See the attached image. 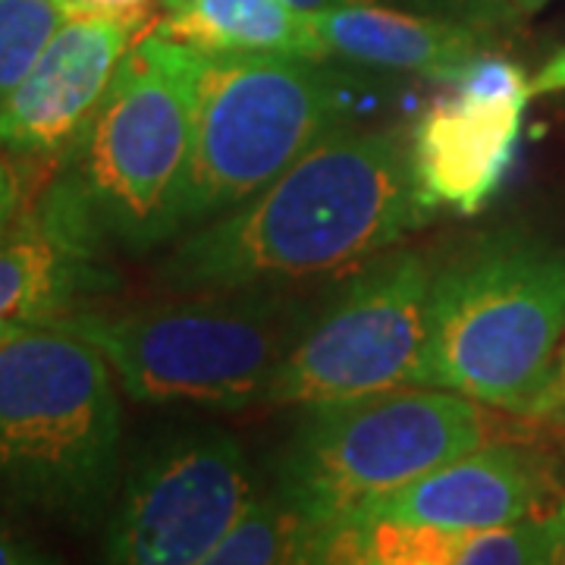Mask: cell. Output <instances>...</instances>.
<instances>
[{
  "label": "cell",
  "mask_w": 565,
  "mask_h": 565,
  "mask_svg": "<svg viewBox=\"0 0 565 565\" xmlns=\"http://www.w3.org/2000/svg\"><path fill=\"white\" fill-rule=\"evenodd\" d=\"M490 415L440 386H399L311 405L277 468V490L318 525H343L364 505L493 440Z\"/></svg>",
  "instance_id": "obj_6"
},
{
  "label": "cell",
  "mask_w": 565,
  "mask_h": 565,
  "mask_svg": "<svg viewBox=\"0 0 565 565\" xmlns=\"http://www.w3.org/2000/svg\"><path fill=\"white\" fill-rule=\"evenodd\" d=\"M61 22L63 10L54 0H0V104L39 61Z\"/></svg>",
  "instance_id": "obj_17"
},
{
  "label": "cell",
  "mask_w": 565,
  "mask_h": 565,
  "mask_svg": "<svg viewBox=\"0 0 565 565\" xmlns=\"http://www.w3.org/2000/svg\"><path fill=\"white\" fill-rule=\"evenodd\" d=\"M327 57L456 82L490 51V32L462 22L424 17L390 3H345L311 13Z\"/></svg>",
  "instance_id": "obj_14"
},
{
  "label": "cell",
  "mask_w": 565,
  "mask_h": 565,
  "mask_svg": "<svg viewBox=\"0 0 565 565\" xmlns=\"http://www.w3.org/2000/svg\"><path fill=\"white\" fill-rule=\"evenodd\" d=\"M148 13L63 17L39 61L0 104V148L20 158L70 154L122 57L148 32Z\"/></svg>",
  "instance_id": "obj_11"
},
{
  "label": "cell",
  "mask_w": 565,
  "mask_h": 565,
  "mask_svg": "<svg viewBox=\"0 0 565 565\" xmlns=\"http://www.w3.org/2000/svg\"><path fill=\"white\" fill-rule=\"evenodd\" d=\"M327 525L308 519L280 493L255 497L223 534L204 565H289L321 563Z\"/></svg>",
  "instance_id": "obj_16"
},
{
  "label": "cell",
  "mask_w": 565,
  "mask_h": 565,
  "mask_svg": "<svg viewBox=\"0 0 565 565\" xmlns=\"http://www.w3.org/2000/svg\"><path fill=\"white\" fill-rule=\"evenodd\" d=\"M544 3L546 0H512V7H515V13H519V17H525V13H537Z\"/></svg>",
  "instance_id": "obj_27"
},
{
  "label": "cell",
  "mask_w": 565,
  "mask_h": 565,
  "mask_svg": "<svg viewBox=\"0 0 565 565\" xmlns=\"http://www.w3.org/2000/svg\"><path fill=\"white\" fill-rule=\"evenodd\" d=\"M559 405H565V349L563 355H559V364H556V381H553V396H550L546 418H550V412H556Z\"/></svg>",
  "instance_id": "obj_26"
},
{
  "label": "cell",
  "mask_w": 565,
  "mask_h": 565,
  "mask_svg": "<svg viewBox=\"0 0 565 565\" xmlns=\"http://www.w3.org/2000/svg\"><path fill=\"white\" fill-rule=\"evenodd\" d=\"M565 333V252L522 233L484 236L430 282L418 386L546 418Z\"/></svg>",
  "instance_id": "obj_3"
},
{
  "label": "cell",
  "mask_w": 565,
  "mask_h": 565,
  "mask_svg": "<svg viewBox=\"0 0 565 565\" xmlns=\"http://www.w3.org/2000/svg\"><path fill=\"white\" fill-rule=\"evenodd\" d=\"M202 51L148 29L73 145L51 202L92 243L145 252L182 230Z\"/></svg>",
  "instance_id": "obj_2"
},
{
  "label": "cell",
  "mask_w": 565,
  "mask_h": 565,
  "mask_svg": "<svg viewBox=\"0 0 565 565\" xmlns=\"http://www.w3.org/2000/svg\"><path fill=\"white\" fill-rule=\"evenodd\" d=\"M434 264L403 252L359 270L315 311L282 359L267 405H330L418 386Z\"/></svg>",
  "instance_id": "obj_8"
},
{
  "label": "cell",
  "mask_w": 565,
  "mask_h": 565,
  "mask_svg": "<svg viewBox=\"0 0 565 565\" xmlns=\"http://www.w3.org/2000/svg\"><path fill=\"white\" fill-rule=\"evenodd\" d=\"M531 88H534V98L537 95H556V92H565V47L553 57V61H546V66L534 76L531 82Z\"/></svg>",
  "instance_id": "obj_23"
},
{
  "label": "cell",
  "mask_w": 565,
  "mask_h": 565,
  "mask_svg": "<svg viewBox=\"0 0 565 565\" xmlns=\"http://www.w3.org/2000/svg\"><path fill=\"white\" fill-rule=\"evenodd\" d=\"M204 296L122 315L73 311L61 323L102 352L136 403L221 412L267 403L274 374L318 308L282 289Z\"/></svg>",
  "instance_id": "obj_5"
},
{
  "label": "cell",
  "mask_w": 565,
  "mask_h": 565,
  "mask_svg": "<svg viewBox=\"0 0 565 565\" xmlns=\"http://www.w3.org/2000/svg\"><path fill=\"white\" fill-rule=\"evenodd\" d=\"M63 17L79 13H148L151 0H54Z\"/></svg>",
  "instance_id": "obj_21"
},
{
  "label": "cell",
  "mask_w": 565,
  "mask_h": 565,
  "mask_svg": "<svg viewBox=\"0 0 565 565\" xmlns=\"http://www.w3.org/2000/svg\"><path fill=\"white\" fill-rule=\"evenodd\" d=\"M47 556H41L35 546L29 541H22L17 531H10L7 525H0V565H29L44 563Z\"/></svg>",
  "instance_id": "obj_22"
},
{
  "label": "cell",
  "mask_w": 565,
  "mask_h": 565,
  "mask_svg": "<svg viewBox=\"0 0 565 565\" xmlns=\"http://www.w3.org/2000/svg\"><path fill=\"white\" fill-rule=\"evenodd\" d=\"M292 3L296 10L302 13H321V10H330V7H345V3H371V0H286Z\"/></svg>",
  "instance_id": "obj_25"
},
{
  "label": "cell",
  "mask_w": 565,
  "mask_h": 565,
  "mask_svg": "<svg viewBox=\"0 0 565 565\" xmlns=\"http://www.w3.org/2000/svg\"><path fill=\"white\" fill-rule=\"evenodd\" d=\"M20 195L22 182L17 167L0 154V236L13 226V221L20 217Z\"/></svg>",
  "instance_id": "obj_20"
},
{
  "label": "cell",
  "mask_w": 565,
  "mask_h": 565,
  "mask_svg": "<svg viewBox=\"0 0 565 565\" xmlns=\"http://www.w3.org/2000/svg\"><path fill=\"white\" fill-rule=\"evenodd\" d=\"M550 418H556V422H563V424H565V405H559L556 412H550Z\"/></svg>",
  "instance_id": "obj_28"
},
{
  "label": "cell",
  "mask_w": 565,
  "mask_h": 565,
  "mask_svg": "<svg viewBox=\"0 0 565 565\" xmlns=\"http://www.w3.org/2000/svg\"><path fill=\"white\" fill-rule=\"evenodd\" d=\"M550 519H553V563L565 565V497Z\"/></svg>",
  "instance_id": "obj_24"
},
{
  "label": "cell",
  "mask_w": 565,
  "mask_h": 565,
  "mask_svg": "<svg viewBox=\"0 0 565 565\" xmlns=\"http://www.w3.org/2000/svg\"><path fill=\"white\" fill-rule=\"evenodd\" d=\"M122 412L102 352L61 321L0 343V490L95 522L120 478Z\"/></svg>",
  "instance_id": "obj_4"
},
{
  "label": "cell",
  "mask_w": 565,
  "mask_h": 565,
  "mask_svg": "<svg viewBox=\"0 0 565 565\" xmlns=\"http://www.w3.org/2000/svg\"><path fill=\"white\" fill-rule=\"evenodd\" d=\"M434 214L412 132L333 129L248 202L195 226L163 264L177 292L286 289L377 258Z\"/></svg>",
  "instance_id": "obj_1"
},
{
  "label": "cell",
  "mask_w": 565,
  "mask_h": 565,
  "mask_svg": "<svg viewBox=\"0 0 565 565\" xmlns=\"http://www.w3.org/2000/svg\"><path fill=\"white\" fill-rule=\"evenodd\" d=\"M343 117V88L318 61L202 51L182 230L258 195Z\"/></svg>",
  "instance_id": "obj_7"
},
{
  "label": "cell",
  "mask_w": 565,
  "mask_h": 565,
  "mask_svg": "<svg viewBox=\"0 0 565 565\" xmlns=\"http://www.w3.org/2000/svg\"><path fill=\"white\" fill-rule=\"evenodd\" d=\"M550 515H531L522 522L484 527V531H465L459 534L452 565L553 563V519Z\"/></svg>",
  "instance_id": "obj_18"
},
{
  "label": "cell",
  "mask_w": 565,
  "mask_h": 565,
  "mask_svg": "<svg viewBox=\"0 0 565 565\" xmlns=\"http://www.w3.org/2000/svg\"><path fill=\"white\" fill-rule=\"evenodd\" d=\"M550 497L553 475L537 449L490 440L364 505L349 522H396L465 534L544 515L541 509Z\"/></svg>",
  "instance_id": "obj_12"
},
{
  "label": "cell",
  "mask_w": 565,
  "mask_h": 565,
  "mask_svg": "<svg viewBox=\"0 0 565 565\" xmlns=\"http://www.w3.org/2000/svg\"><path fill=\"white\" fill-rule=\"evenodd\" d=\"M102 248L54 202L0 236V343L29 327L76 311V299L104 282Z\"/></svg>",
  "instance_id": "obj_13"
},
{
  "label": "cell",
  "mask_w": 565,
  "mask_h": 565,
  "mask_svg": "<svg viewBox=\"0 0 565 565\" xmlns=\"http://www.w3.org/2000/svg\"><path fill=\"white\" fill-rule=\"evenodd\" d=\"M158 32L204 54L327 57L311 13L286 0H161Z\"/></svg>",
  "instance_id": "obj_15"
},
{
  "label": "cell",
  "mask_w": 565,
  "mask_h": 565,
  "mask_svg": "<svg viewBox=\"0 0 565 565\" xmlns=\"http://www.w3.org/2000/svg\"><path fill=\"white\" fill-rule=\"evenodd\" d=\"M381 3L424 13V17L462 22V25L481 29V32H497L519 17L512 0H381Z\"/></svg>",
  "instance_id": "obj_19"
},
{
  "label": "cell",
  "mask_w": 565,
  "mask_h": 565,
  "mask_svg": "<svg viewBox=\"0 0 565 565\" xmlns=\"http://www.w3.org/2000/svg\"><path fill=\"white\" fill-rule=\"evenodd\" d=\"M452 88V98L430 104L412 126V154L424 202L471 217L500 192L515 161L534 88L519 63L490 51Z\"/></svg>",
  "instance_id": "obj_10"
},
{
  "label": "cell",
  "mask_w": 565,
  "mask_h": 565,
  "mask_svg": "<svg viewBox=\"0 0 565 565\" xmlns=\"http://www.w3.org/2000/svg\"><path fill=\"white\" fill-rule=\"evenodd\" d=\"M258 497L243 446L221 427H189L141 452L104 531V559L204 565Z\"/></svg>",
  "instance_id": "obj_9"
}]
</instances>
